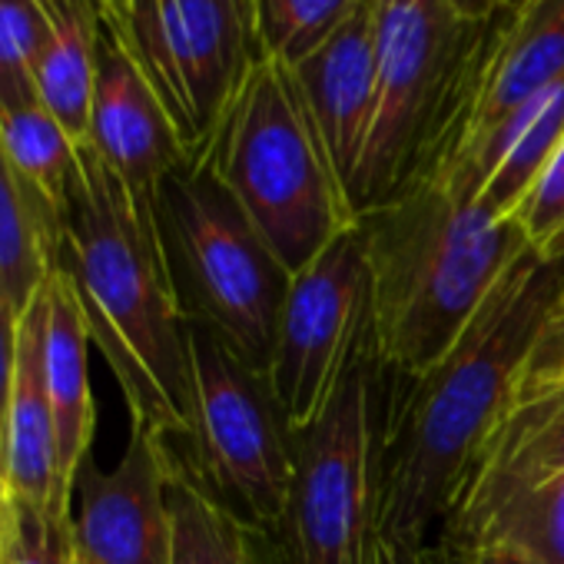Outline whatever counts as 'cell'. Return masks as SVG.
Segmentation results:
<instances>
[{
    "label": "cell",
    "instance_id": "6da1fadb",
    "mask_svg": "<svg viewBox=\"0 0 564 564\" xmlns=\"http://www.w3.org/2000/svg\"><path fill=\"white\" fill-rule=\"evenodd\" d=\"M561 319L564 256L524 249L429 372H392L382 534L415 547L435 538L465 462L514 402Z\"/></svg>",
    "mask_w": 564,
    "mask_h": 564
},
{
    "label": "cell",
    "instance_id": "7a4b0ae2",
    "mask_svg": "<svg viewBox=\"0 0 564 564\" xmlns=\"http://www.w3.org/2000/svg\"><path fill=\"white\" fill-rule=\"evenodd\" d=\"M64 265L130 419L183 442L193 425L189 323L176 303L153 206L84 143L64 209Z\"/></svg>",
    "mask_w": 564,
    "mask_h": 564
},
{
    "label": "cell",
    "instance_id": "3957f363",
    "mask_svg": "<svg viewBox=\"0 0 564 564\" xmlns=\"http://www.w3.org/2000/svg\"><path fill=\"white\" fill-rule=\"evenodd\" d=\"M356 223L366 239L376 356L402 379L429 372L455 346L528 249L514 219H495L438 176Z\"/></svg>",
    "mask_w": 564,
    "mask_h": 564
},
{
    "label": "cell",
    "instance_id": "277c9868",
    "mask_svg": "<svg viewBox=\"0 0 564 564\" xmlns=\"http://www.w3.org/2000/svg\"><path fill=\"white\" fill-rule=\"evenodd\" d=\"M491 21H465L448 0L379 4L376 107L349 183L356 219L448 166L475 107Z\"/></svg>",
    "mask_w": 564,
    "mask_h": 564
},
{
    "label": "cell",
    "instance_id": "5b68a950",
    "mask_svg": "<svg viewBox=\"0 0 564 564\" xmlns=\"http://www.w3.org/2000/svg\"><path fill=\"white\" fill-rule=\"evenodd\" d=\"M290 275L356 226L286 64L262 61L219 120L203 160Z\"/></svg>",
    "mask_w": 564,
    "mask_h": 564
},
{
    "label": "cell",
    "instance_id": "8992f818",
    "mask_svg": "<svg viewBox=\"0 0 564 564\" xmlns=\"http://www.w3.org/2000/svg\"><path fill=\"white\" fill-rule=\"evenodd\" d=\"M160 246L189 326L269 376L290 272L206 163L170 173L153 199Z\"/></svg>",
    "mask_w": 564,
    "mask_h": 564
},
{
    "label": "cell",
    "instance_id": "52a82bcc",
    "mask_svg": "<svg viewBox=\"0 0 564 564\" xmlns=\"http://www.w3.org/2000/svg\"><path fill=\"white\" fill-rule=\"evenodd\" d=\"M429 544L564 564V369H531L465 462Z\"/></svg>",
    "mask_w": 564,
    "mask_h": 564
},
{
    "label": "cell",
    "instance_id": "ba28073f",
    "mask_svg": "<svg viewBox=\"0 0 564 564\" xmlns=\"http://www.w3.org/2000/svg\"><path fill=\"white\" fill-rule=\"evenodd\" d=\"M392 372L376 343L323 415L296 435V471L279 547L286 564H366L382 531V452Z\"/></svg>",
    "mask_w": 564,
    "mask_h": 564
},
{
    "label": "cell",
    "instance_id": "9c48e42d",
    "mask_svg": "<svg viewBox=\"0 0 564 564\" xmlns=\"http://www.w3.org/2000/svg\"><path fill=\"white\" fill-rule=\"evenodd\" d=\"M189 352L193 425L183 442L170 438V445L203 491L279 538L293 495L296 438L275 405L269 376L203 326H189Z\"/></svg>",
    "mask_w": 564,
    "mask_h": 564
},
{
    "label": "cell",
    "instance_id": "30bf717a",
    "mask_svg": "<svg viewBox=\"0 0 564 564\" xmlns=\"http://www.w3.org/2000/svg\"><path fill=\"white\" fill-rule=\"evenodd\" d=\"M104 8L199 163L242 84L265 61L256 0H104Z\"/></svg>",
    "mask_w": 564,
    "mask_h": 564
},
{
    "label": "cell",
    "instance_id": "8fae6325",
    "mask_svg": "<svg viewBox=\"0 0 564 564\" xmlns=\"http://www.w3.org/2000/svg\"><path fill=\"white\" fill-rule=\"evenodd\" d=\"M369 346V262L356 223L290 279L279 313L269 386L293 438L323 415L339 382Z\"/></svg>",
    "mask_w": 564,
    "mask_h": 564
},
{
    "label": "cell",
    "instance_id": "7c38bea8",
    "mask_svg": "<svg viewBox=\"0 0 564 564\" xmlns=\"http://www.w3.org/2000/svg\"><path fill=\"white\" fill-rule=\"evenodd\" d=\"M170 438L130 419V442L113 468L84 462L70 501V538L94 564H170Z\"/></svg>",
    "mask_w": 564,
    "mask_h": 564
},
{
    "label": "cell",
    "instance_id": "4fadbf2b",
    "mask_svg": "<svg viewBox=\"0 0 564 564\" xmlns=\"http://www.w3.org/2000/svg\"><path fill=\"white\" fill-rule=\"evenodd\" d=\"M87 143L143 206H153L156 189L170 173L193 163L163 100L123 47L107 8L97 34V77Z\"/></svg>",
    "mask_w": 564,
    "mask_h": 564
},
{
    "label": "cell",
    "instance_id": "5bb4252c",
    "mask_svg": "<svg viewBox=\"0 0 564 564\" xmlns=\"http://www.w3.org/2000/svg\"><path fill=\"white\" fill-rule=\"evenodd\" d=\"M290 70L326 147V156L349 196V183L376 107L379 0H362L349 14V21L316 54H310Z\"/></svg>",
    "mask_w": 564,
    "mask_h": 564
},
{
    "label": "cell",
    "instance_id": "9a60e30c",
    "mask_svg": "<svg viewBox=\"0 0 564 564\" xmlns=\"http://www.w3.org/2000/svg\"><path fill=\"white\" fill-rule=\"evenodd\" d=\"M561 77L564 0H511V4H505L491 21L475 107L448 166L465 160L514 107H521Z\"/></svg>",
    "mask_w": 564,
    "mask_h": 564
},
{
    "label": "cell",
    "instance_id": "2e32d148",
    "mask_svg": "<svg viewBox=\"0 0 564 564\" xmlns=\"http://www.w3.org/2000/svg\"><path fill=\"white\" fill-rule=\"evenodd\" d=\"M47 392L57 429V488L51 518L67 521L77 475L90 458L97 409L90 392V326L64 259L47 275Z\"/></svg>",
    "mask_w": 564,
    "mask_h": 564
},
{
    "label": "cell",
    "instance_id": "e0dca14e",
    "mask_svg": "<svg viewBox=\"0 0 564 564\" xmlns=\"http://www.w3.org/2000/svg\"><path fill=\"white\" fill-rule=\"evenodd\" d=\"M564 143V77L514 107L465 160L438 173L495 219H511Z\"/></svg>",
    "mask_w": 564,
    "mask_h": 564
},
{
    "label": "cell",
    "instance_id": "ac0fdd59",
    "mask_svg": "<svg viewBox=\"0 0 564 564\" xmlns=\"http://www.w3.org/2000/svg\"><path fill=\"white\" fill-rule=\"evenodd\" d=\"M4 478L18 505L51 514L57 488V429L47 392V286L18 323V362L8 405Z\"/></svg>",
    "mask_w": 564,
    "mask_h": 564
},
{
    "label": "cell",
    "instance_id": "d6986e66",
    "mask_svg": "<svg viewBox=\"0 0 564 564\" xmlns=\"http://www.w3.org/2000/svg\"><path fill=\"white\" fill-rule=\"evenodd\" d=\"M44 41L34 61V90L77 147L90 140L97 34L104 0H41Z\"/></svg>",
    "mask_w": 564,
    "mask_h": 564
},
{
    "label": "cell",
    "instance_id": "ffe728a7",
    "mask_svg": "<svg viewBox=\"0 0 564 564\" xmlns=\"http://www.w3.org/2000/svg\"><path fill=\"white\" fill-rule=\"evenodd\" d=\"M170 564H286L279 541L223 508L209 491H203V485L183 468L176 452L170 471Z\"/></svg>",
    "mask_w": 564,
    "mask_h": 564
},
{
    "label": "cell",
    "instance_id": "44dd1931",
    "mask_svg": "<svg viewBox=\"0 0 564 564\" xmlns=\"http://www.w3.org/2000/svg\"><path fill=\"white\" fill-rule=\"evenodd\" d=\"M64 252V223L31 193L0 143V296L18 316Z\"/></svg>",
    "mask_w": 564,
    "mask_h": 564
},
{
    "label": "cell",
    "instance_id": "7402d4cb",
    "mask_svg": "<svg viewBox=\"0 0 564 564\" xmlns=\"http://www.w3.org/2000/svg\"><path fill=\"white\" fill-rule=\"evenodd\" d=\"M0 143L31 193L64 223L67 196L80 170V147L41 97L0 104Z\"/></svg>",
    "mask_w": 564,
    "mask_h": 564
},
{
    "label": "cell",
    "instance_id": "603a6c76",
    "mask_svg": "<svg viewBox=\"0 0 564 564\" xmlns=\"http://www.w3.org/2000/svg\"><path fill=\"white\" fill-rule=\"evenodd\" d=\"M362 0H256V28L265 61L296 67L316 54Z\"/></svg>",
    "mask_w": 564,
    "mask_h": 564
},
{
    "label": "cell",
    "instance_id": "cb8c5ba5",
    "mask_svg": "<svg viewBox=\"0 0 564 564\" xmlns=\"http://www.w3.org/2000/svg\"><path fill=\"white\" fill-rule=\"evenodd\" d=\"M44 41L41 0H0V104L31 100L34 61Z\"/></svg>",
    "mask_w": 564,
    "mask_h": 564
},
{
    "label": "cell",
    "instance_id": "d4e9b609",
    "mask_svg": "<svg viewBox=\"0 0 564 564\" xmlns=\"http://www.w3.org/2000/svg\"><path fill=\"white\" fill-rule=\"evenodd\" d=\"M511 219L518 223L528 249L544 259L564 256V143L554 150Z\"/></svg>",
    "mask_w": 564,
    "mask_h": 564
},
{
    "label": "cell",
    "instance_id": "484cf974",
    "mask_svg": "<svg viewBox=\"0 0 564 564\" xmlns=\"http://www.w3.org/2000/svg\"><path fill=\"white\" fill-rule=\"evenodd\" d=\"M67 521L14 501V521L8 538L4 564H61Z\"/></svg>",
    "mask_w": 564,
    "mask_h": 564
},
{
    "label": "cell",
    "instance_id": "4316f807",
    "mask_svg": "<svg viewBox=\"0 0 564 564\" xmlns=\"http://www.w3.org/2000/svg\"><path fill=\"white\" fill-rule=\"evenodd\" d=\"M18 323L21 316L0 296V471H4V438H8V405L14 389V362H18Z\"/></svg>",
    "mask_w": 564,
    "mask_h": 564
},
{
    "label": "cell",
    "instance_id": "83f0119b",
    "mask_svg": "<svg viewBox=\"0 0 564 564\" xmlns=\"http://www.w3.org/2000/svg\"><path fill=\"white\" fill-rule=\"evenodd\" d=\"M429 564H531L508 551H468V547H445V544H425Z\"/></svg>",
    "mask_w": 564,
    "mask_h": 564
},
{
    "label": "cell",
    "instance_id": "f1b7e54d",
    "mask_svg": "<svg viewBox=\"0 0 564 564\" xmlns=\"http://www.w3.org/2000/svg\"><path fill=\"white\" fill-rule=\"evenodd\" d=\"M366 564H429V554H425V544L415 547V544L395 541V538H389V534L379 531V538H376Z\"/></svg>",
    "mask_w": 564,
    "mask_h": 564
},
{
    "label": "cell",
    "instance_id": "f546056e",
    "mask_svg": "<svg viewBox=\"0 0 564 564\" xmlns=\"http://www.w3.org/2000/svg\"><path fill=\"white\" fill-rule=\"evenodd\" d=\"M508 4V0H448V8L465 18V21H475V24H485L491 21L501 8Z\"/></svg>",
    "mask_w": 564,
    "mask_h": 564
},
{
    "label": "cell",
    "instance_id": "4dcf8cb0",
    "mask_svg": "<svg viewBox=\"0 0 564 564\" xmlns=\"http://www.w3.org/2000/svg\"><path fill=\"white\" fill-rule=\"evenodd\" d=\"M14 518V495H11V485L4 478V471H0V528L11 524Z\"/></svg>",
    "mask_w": 564,
    "mask_h": 564
},
{
    "label": "cell",
    "instance_id": "1f68e13d",
    "mask_svg": "<svg viewBox=\"0 0 564 564\" xmlns=\"http://www.w3.org/2000/svg\"><path fill=\"white\" fill-rule=\"evenodd\" d=\"M61 564H94V561H87V557L77 551V544H74V538H70V524H67V534H64V554H61Z\"/></svg>",
    "mask_w": 564,
    "mask_h": 564
},
{
    "label": "cell",
    "instance_id": "d6a6232c",
    "mask_svg": "<svg viewBox=\"0 0 564 564\" xmlns=\"http://www.w3.org/2000/svg\"><path fill=\"white\" fill-rule=\"evenodd\" d=\"M14 521V518H11ZM8 538H11V524L0 528V564H4V554H8Z\"/></svg>",
    "mask_w": 564,
    "mask_h": 564
},
{
    "label": "cell",
    "instance_id": "836d02e7",
    "mask_svg": "<svg viewBox=\"0 0 564 564\" xmlns=\"http://www.w3.org/2000/svg\"><path fill=\"white\" fill-rule=\"evenodd\" d=\"M379 4H382V0H379Z\"/></svg>",
    "mask_w": 564,
    "mask_h": 564
},
{
    "label": "cell",
    "instance_id": "e575fe53",
    "mask_svg": "<svg viewBox=\"0 0 564 564\" xmlns=\"http://www.w3.org/2000/svg\"><path fill=\"white\" fill-rule=\"evenodd\" d=\"M508 4H511V0H508Z\"/></svg>",
    "mask_w": 564,
    "mask_h": 564
}]
</instances>
